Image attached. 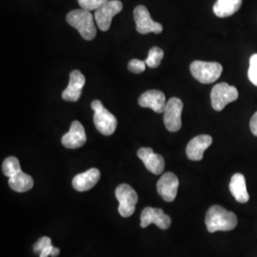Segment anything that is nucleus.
<instances>
[{"label":"nucleus","mask_w":257,"mask_h":257,"mask_svg":"<svg viewBox=\"0 0 257 257\" xmlns=\"http://www.w3.org/2000/svg\"><path fill=\"white\" fill-rule=\"evenodd\" d=\"M205 224L209 232L229 231L237 225V217L234 212L227 211L219 205L211 206L206 213Z\"/></svg>","instance_id":"f257e3e1"},{"label":"nucleus","mask_w":257,"mask_h":257,"mask_svg":"<svg viewBox=\"0 0 257 257\" xmlns=\"http://www.w3.org/2000/svg\"><path fill=\"white\" fill-rule=\"evenodd\" d=\"M93 18L90 11L78 9L70 12L66 17V20L69 25L78 31L84 39L92 40L96 36Z\"/></svg>","instance_id":"f03ea898"},{"label":"nucleus","mask_w":257,"mask_h":257,"mask_svg":"<svg viewBox=\"0 0 257 257\" xmlns=\"http://www.w3.org/2000/svg\"><path fill=\"white\" fill-rule=\"evenodd\" d=\"M91 107L94 111L93 123L95 128L103 136H111L117 127L115 116L103 106L100 100H93Z\"/></svg>","instance_id":"7ed1b4c3"},{"label":"nucleus","mask_w":257,"mask_h":257,"mask_svg":"<svg viewBox=\"0 0 257 257\" xmlns=\"http://www.w3.org/2000/svg\"><path fill=\"white\" fill-rule=\"evenodd\" d=\"M193 77L203 84H211L220 77L223 67L217 62H206L196 60L190 66Z\"/></svg>","instance_id":"20e7f679"},{"label":"nucleus","mask_w":257,"mask_h":257,"mask_svg":"<svg viewBox=\"0 0 257 257\" xmlns=\"http://www.w3.org/2000/svg\"><path fill=\"white\" fill-rule=\"evenodd\" d=\"M238 95V91L234 86H230L225 82L216 84L211 90V106L213 110L220 111L229 103L235 101Z\"/></svg>","instance_id":"39448f33"},{"label":"nucleus","mask_w":257,"mask_h":257,"mask_svg":"<svg viewBox=\"0 0 257 257\" xmlns=\"http://www.w3.org/2000/svg\"><path fill=\"white\" fill-rule=\"evenodd\" d=\"M116 199L119 201L120 215L130 217L136 211V204L138 201L137 192L128 184H121L115 190Z\"/></svg>","instance_id":"423d86ee"},{"label":"nucleus","mask_w":257,"mask_h":257,"mask_svg":"<svg viewBox=\"0 0 257 257\" xmlns=\"http://www.w3.org/2000/svg\"><path fill=\"white\" fill-rule=\"evenodd\" d=\"M123 9V4L119 0H109L101 7L95 10L94 19L99 28L103 32L108 31L111 24V20L114 16L119 14Z\"/></svg>","instance_id":"0eeeda50"},{"label":"nucleus","mask_w":257,"mask_h":257,"mask_svg":"<svg viewBox=\"0 0 257 257\" xmlns=\"http://www.w3.org/2000/svg\"><path fill=\"white\" fill-rule=\"evenodd\" d=\"M183 110V102L177 97H172L167 102L164 110V124L169 132H178L181 126V114Z\"/></svg>","instance_id":"6e6552de"},{"label":"nucleus","mask_w":257,"mask_h":257,"mask_svg":"<svg viewBox=\"0 0 257 257\" xmlns=\"http://www.w3.org/2000/svg\"><path fill=\"white\" fill-rule=\"evenodd\" d=\"M135 21L137 24V31L141 35H147L150 33L154 34H160L163 31V26L158 23L155 22L149 13L147 8L143 5L138 6L135 12Z\"/></svg>","instance_id":"1a4fd4ad"},{"label":"nucleus","mask_w":257,"mask_h":257,"mask_svg":"<svg viewBox=\"0 0 257 257\" xmlns=\"http://www.w3.org/2000/svg\"><path fill=\"white\" fill-rule=\"evenodd\" d=\"M151 224H156L161 230H167L172 224V219L168 214L164 213L163 210L147 207L141 212L140 226L141 228H147Z\"/></svg>","instance_id":"9d476101"},{"label":"nucleus","mask_w":257,"mask_h":257,"mask_svg":"<svg viewBox=\"0 0 257 257\" xmlns=\"http://www.w3.org/2000/svg\"><path fill=\"white\" fill-rule=\"evenodd\" d=\"M179 180L173 173H166L157 182V192L167 201L173 202L177 195Z\"/></svg>","instance_id":"9b49d317"},{"label":"nucleus","mask_w":257,"mask_h":257,"mask_svg":"<svg viewBox=\"0 0 257 257\" xmlns=\"http://www.w3.org/2000/svg\"><path fill=\"white\" fill-rule=\"evenodd\" d=\"M138 156L144 163L148 171L154 175H161L165 169L164 158L156 154L152 148H141L138 152Z\"/></svg>","instance_id":"f8f14e48"},{"label":"nucleus","mask_w":257,"mask_h":257,"mask_svg":"<svg viewBox=\"0 0 257 257\" xmlns=\"http://www.w3.org/2000/svg\"><path fill=\"white\" fill-rule=\"evenodd\" d=\"M138 104L142 108H150L157 113H162L167 105L165 94L158 90H149L140 95Z\"/></svg>","instance_id":"ddd939ff"},{"label":"nucleus","mask_w":257,"mask_h":257,"mask_svg":"<svg viewBox=\"0 0 257 257\" xmlns=\"http://www.w3.org/2000/svg\"><path fill=\"white\" fill-rule=\"evenodd\" d=\"M87 141L85 128L79 121H74L70 131L62 137V145L67 149H78L82 147Z\"/></svg>","instance_id":"4468645a"},{"label":"nucleus","mask_w":257,"mask_h":257,"mask_svg":"<svg viewBox=\"0 0 257 257\" xmlns=\"http://www.w3.org/2000/svg\"><path fill=\"white\" fill-rule=\"evenodd\" d=\"M86 78L79 71L74 70L70 74V81L68 87L62 92V98L65 101L76 102L82 92Z\"/></svg>","instance_id":"2eb2a0df"},{"label":"nucleus","mask_w":257,"mask_h":257,"mask_svg":"<svg viewBox=\"0 0 257 257\" xmlns=\"http://www.w3.org/2000/svg\"><path fill=\"white\" fill-rule=\"evenodd\" d=\"M212 143V138L208 135H200L193 138L186 148V154L190 160L200 161L202 160L205 151Z\"/></svg>","instance_id":"dca6fc26"},{"label":"nucleus","mask_w":257,"mask_h":257,"mask_svg":"<svg viewBox=\"0 0 257 257\" xmlns=\"http://www.w3.org/2000/svg\"><path fill=\"white\" fill-rule=\"evenodd\" d=\"M100 179L98 169L92 168L82 174L75 175L73 179V187L78 192H86L92 189Z\"/></svg>","instance_id":"f3484780"},{"label":"nucleus","mask_w":257,"mask_h":257,"mask_svg":"<svg viewBox=\"0 0 257 257\" xmlns=\"http://www.w3.org/2000/svg\"><path fill=\"white\" fill-rule=\"evenodd\" d=\"M230 191L234 199L239 203H247L249 199L245 176L242 174L232 175L230 182Z\"/></svg>","instance_id":"a211bd4d"},{"label":"nucleus","mask_w":257,"mask_h":257,"mask_svg":"<svg viewBox=\"0 0 257 257\" xmlns=\"http://www.w3.org/2000/svg\"><path fill=\"white\" fill-rule=\"evenodd\" d=\"M242 5V0H217L213 5V13L220 19L234 15Z\"/></svg>","instance_id":"6ab92c4d"},{"label":"nucleus","mask_w":257,"mask_h":257,"mask_svg":"<svg viewBox=\"0 0 257 257\" xmlns=\"http://www.w3.org/2000/svg\"><path fill=\"white\" fill-rule=\"evenodd\" d=\"M9 186L15 192L25 193L34 187V179L31 175H27L21 171L19 174L10 177Z\"/></svg>","instance_id":"aec40b11"},{"label":"nucleus","mask_w":257,"mask_h":257,"mask_svg":"<svg viewBox=\"0 0 257 257\" xmlns=\"http://www.w3.org/2000/svg\"><path fill=\"white\" fill-rule=\"evenodd\" d=\"M2 172L4 175H6L9 178L19 174V172H21V167H20L19 159L15 156L7 157L2 164Z\"/></svg>","instance_id":"412c9836"},{"label":"nucleus","mask_w":257,"mask_h":257,"mask_svg":"<svg viewBox=\"0 0 257 257\" xmlns=\"http://www.w3.org/2000/svg\"><path fill=\"white\" fill-rule=\"evenodd\" d=\"M163 57H164L163 50H161L158 47H153L149 52V55H148L145 62L149 68L155 69V68L159 67Z\"/></svg>","instance_id":"4be33fe9"},{"label":"nucleus","mask_w":257,"mask_h":257,"mask_svg":"<svg viewBox=\"0 0 257 257\" xmlns=\"http://www.w3.org/2000/svg\"><path fill=\"white\" fill-rule=\"evenodd\" d=\"M109 0H78V4L81 9L87 11H95L101 7L103 4L108 2Z\"/></svg>","instance_id":"5701e85b"},{"label":"nucleus","mask_w":257,"mask_h":257,"mask_svg":"<svg viewBox=\"0 0 257 257\" xmlns=\"http://www.w3.org/2000/svg\"><path fill=\"white\" fill-rule=\"evenodd\" d=\"M248 76L249 81L257 87V54L251 55L249 58Z\"/></svg>","instance_id":"b1692460"},{"label":"nucleus","mask_w":257,"mask_h":257,"mask_svg":"<svg viewBox=\"0 0 257 257\" xmlns=\"http://www.w3.org/2000/svg\"><path fill=\"white\" fill-rule=\"evenodd\" d=\"M146 62L139 60V59H132L128 64V69L130 72L134 74H141L146 69Z\"/></svg>","instance_id":"393cba45"},{"label":"nucleus","mask_w":257,"mask_h":257,"mask_svg":"<svg viewBox=\"0 0 257 257\" xmlns=\"http://www.w3.org/2000/svg\"><path fill=\"white\" fill-rule=\"evenodd\" d=\"M50 245H52L51 238L48 236H43L38 239V241L35 244L34 251L37 253H40L43 250V248H46L47 246H50Z\"/></svg>","instance_id":"a878e982"},{"label":"nucleus","mask_w":257,"mask_h":257,"mask_svg":"<svg viewBox=\"0 0 257 257\" xmlns=\"http://www.w3.org/2000/svg\"><path fill=\"white\" fill-rule=\"evenodd\" d=\"M249 128L253 136L257 137V111L252 115L250 122H249Z\"/></svg>","instance_id":"bb28decb"},{"label":"nucleus","mask_w":257,"mask_h":257,"mask_svg":"<svg viewBox=\"0 0 257 257\" xmlns=\"http://www.w3.org/2000/svg\"><path fill=\"white\" fill-rule=\"evenodd\" d=\"M54 246L53 245H50V246H47L46 248H43V250L39 253V257H49L50 255H52V252L54 250Z\"/></svg>","instance_id":"cd10ccee"},{"label":"nucleus","mask_w":257,"mask_h":257,"mask_svg":"<svg viewBox=\"0 0 257 257\" xmlns=\"http://www.w3.org/2000/svg\"><path fill=\"white\" fill-rule=\"evenodd\" d=\"M59 253H60V249L58 248H54V250H53V252H52V257H56L59 255Z\"/></svg>","instance_id":"c85d7f7f"}]
</instances>
